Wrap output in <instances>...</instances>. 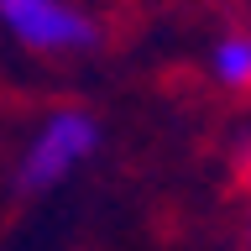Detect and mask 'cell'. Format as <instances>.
Listing matches in <instances>:
<instances>
[{"mask_svg":"<svg viewBox=\"0 0 251 251\" xmlns=\"http://www.w3.org/2000/svg\"><path fill=\"white\" fill-rule=\"evenodd\" d=\"M105 126L84 105H47L11 157V194L16 199H47L78 178L100 157Z\"/></svg>","mask_w":251,"mask_h":251,"instance_id":"cell-1","label":"cell"},{"mask_svg":"<svg viewBox=\"0 0 251 251\" xmlns=\"http://www.w3.org/2000/svg\"><path fill=\"white\" fill-rule=\"evenodd\" d=\"M0 37L42 63H74L100 52V21L84 0H0Z\"/></svg>","mask_w":251,"mask_h":251,"instance_id":"cell-2","label":"cell"},{"mask_svg":"<svg viewBox=\"0 0 251 251\" xmlns=\"http://www.w3.org/2000/svg\"><path fill=\"white\" fill-rule=\"evenodd\" d=\"M204 74L225 94H251V21L215 31L204 47Z\"/></svg>","mask_w":251,"mask_h":251,"instance_id":"cell-3","label":"cell"},{"mask_svg":"<svg viewBox=\"0 0 251 251\" xmlns=\"http://www.w3.org/2000/svg\"><path fill=\"white\" fill-rule=\"evenodd\" d=\"M230 168H235L241 183H251V115L235 126V136H230Z\"/></svg>","mask_w":251,"mask_h":251,"instance_id":"cell-4","label":"cell"},{"mask_svg":"<svg viewBox=\"0 0 251 251\" xmlns=\"http://www.w3.org/2000/svg\"><path fill=\"white\" fill-rule=\"evenodd\" d=\"M235 235H241V251H251V183H246V199H241V220H235Z\"/></svg>","mask_w":251,"mask_h":251,"instance_id":"cell-5","label":"cell"}]
</instances>
